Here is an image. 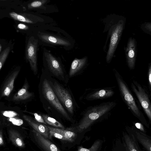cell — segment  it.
I'll return each mask as SVG.
<instances>
[{"label":"cell","instance_id":"obj_1","mask_svg":"<svg viewBox=\"0 0 151 151\" xmlns=\"http://www.w3.org/2000/svg\"><path fill=\"white\" fill-rule=\"evenodd\" d=\"M40 100L49 114L61 117L71 121L72 117L63 107L53 90L49 75L42 70L38 86Z\"/></svg>","mask_w":151,"mask_h":151},{"label":"cell","instance_id":"obj_2","mask_svg":"<svg viewBox=\"0 0 151 151\" xmlns=\"http://www.w3.org/2000/svg\"><path fill=\"white\" fill-rule=\"evenodd\" d=\"M115 105V102H108L88 108L83 112L78 125L75 129L80 133L89 130L92 125L101 121Z\"/></svg>","mask_w":151,"mask_h":151},{"label":"cell","instance_id":"obj_3","mask_svg":"<svg viewBox=\"0 0 151 151\" xmlns=\"http://www.w3.org/2000/svg\"><path fill=\"white\" fill-rule=\"evenodd\" d=\"M114 73L120 94L123 100L134 116L136 117L143 125L149 128V124L140 111L139 106L136 103L135 99L127 85L120 74L116 70H114Z\"/></svg>","mask_w":151,"mask_h":151},{"label":"cell","instance_id":"obj_4","mask_svg":"<svg viewBox=\"0 0 151 151\" xmlns=\"http://www.w3.org/2000/svg\"><path fill=\"white\" fill-rule=\"evenodd\" d=\"M49 76L54 91L60 103L70 116H73L78 106L71 91L57 80Z\"/></svg>","mask_w":151,"mask_h":151},{"label":"cell","instance_id":"obj_5","mask_svg":"<svg viewBox=\"0 0 151 151\" xmlns=\"http://www.w3.org/2000/svg\"><path fill=\"white\" fill-rule=\"evenodd\" d=\"M113 17L109 21V24L110 26L109 32L110 41L109 49L106 57V61L109 63L111 61L115 51L125 24V19L122 17L116 16Z\"/></svg>","mask_w":151,"mask_h":151},{"label":"cell","instance_id":"obj_6","mask_svg":"<svg viewBox=\"0 0 151 151\" xmlns=\"http://www.w3.org/2000/svg\"><path fill=\"white\" fill-rule=\"evenodd\" d=\"M47 70L45 71L50 76L57 79L65 83L68 81V75L59 61L51 54H45Z\"/></svg>","mask_w":151,"mask_h":151},{"label":"cell","instance_id":"obj_7","mask_svg":"<svg viewBox=\"0 0 151 151\" xmlns=\"http://www.w3.org/2000/svg\"><path fill=\"white\" fill-rule=\"evenodd\" d=\"M131 88L151 124V104L148 95L144 89L135 81L134 80L132 83Z\"/></svg>","mask_w":151,"mask_h":151},{"label":"cell","instance_id":"obj_8","mask_svg":"<svg viewBox=\"0 0 151 151\" xmlns=\"http://www.w3.org/2000/svg\"><path fill=\"white\" fill-rule=\"evenodd\" d=\"M122 132V151H142L131 127L127 126Z\"/></svg>","mask_w":151,"mask_h":151},{"label":"cell","instance_id":"obj_9","mask_svg":"<svg viewBox=\"0 0 151 151\" xmlns=\"http://www.w3.org/2000/svg\"><path fill=\"white\" fill-rule=\"evenodd\" d=\"M37 40L33 37H30L27 44L26 51V57L35 75L37 74L38 72L37 57Z\"/></svg>","mask_w":151,"mask_h":151},{"label":"cell","instance_id":"obj_10","mask_svg":"<svg viewBox=\"0 0 151 151\" xmlns=\"http://www.w3.org/2000/svg\"><path fill=\"white\" fill-rule=\"evenodd\" d=\"M33 132L34 139L38 147L42 151H61L49 139L37 133L34 130Z\"/></svg>","mask_w":151,"mask_h":151},{"label":"cell","instance_id":"obj_11","mask_svg":"<svg viewBox=\"0 0 151 151\" xmlns=\"http://www.w3.org/2000/svg\"><path fill=\"white\" fill-rule=\"evenodd\" d=\"M24 119L37 133L49 139V130L47 125L39 122L31 116L24 115Z\"/></svg>","mask_w":151,"mask_h":151},{"label":"cell","instance_id":"obj_12","mask_svg":"<svg viewBox=\"0 0 151 151\" xmlns=\"http://www.w3.org/2000/svg\"><path fill=\"white\" fill-rule=\"evenodd\" d=\"M126 52L128 65L130 70L133 69L136 56V44L134 39L130 38L129 39Z\"/></svg>","mask_w":151,"mask_h":151},{"label":"cell","instance_id":"obj_13","mask_svg":"<svg viewBox=\"0 0 151 151\" xmlns=\"http://www.w3.org/2000/svg\"><path fill=\"white\" fill-rule=\"evenodd\" d=\"M138 142L142 146L145 151H151V137L144 133L134 126L131 127Z\"/></svg>","mask_w":151,"mask_h":151},{"label":"cell","instance_id":"obj_14","mask_svg":"<svg viewBox=\"0 0 151 151\" xmlns=\"http://www.w3.org/2000/svg\"><path fill=\"white\" fill-rule=\"evenodd\" d=\"M114 94L111 89H101L93 91L86 96L85 99L87 100H93L107 98L112 96Z\"/></svg>","mask_w":151,"mask_h":151},{"label":"cell","instance_id":"obj_15","mask_svg":"<svg viewBox=\"0 0 151 151\" xmlns=\"http://www.w3.org/2000/svg\"><path fill=\"white\" fill-rule=\"evenodd\" d=\"M87 59L84 57L81 59L75 58L73 61L68 74L69 78L76 75L84 67Z\"/></svg>","mask_w":151,"mask_h":151},{"label":"cell","instance_id":"obj_16","mask_svg":"<svg viewBox=\"0 0 151 151\" xmlns=\"http://www.w3.org/2000/svg\"><path fill=\"white\" fill-rule=\"evenodd\" d=\"M14 19L25 23L34 24L39 21V17L27 13L18 14L14 12L9 13Z\"/></svg>","mask_w":151,"mask_h":151},{"label":"cell","instance_id":"obj_17","mask_svg":"<svg viewBox=\"0 0 151 151\" xmlns=\"http://www.w3.org/2000/svg\"><path fill=\"white\" fill-rule=\"evenodd\" d=\"M39 37L42 40L48 43L66 46L70 45L68 41L48 34L42 33L40 35Z\"/></svg>","mask_w":151,"mask_h":151},{"label":"cell","instance_id":"obj_18","mask_svg":"<svg viewBox=\"0 0 151 151\" xmlns=\"http://www.w3.org/2000/svg\"><path fill=\"white\" fill-rule=\"evenodd\" d=\"M19 73V70L15 71L8 77L3 88L2 96H8L10 94L14 88V81Z\"/></svg>","mask_w":151,"mask_h":151},{"label":"cell","instance_id":"obj_19","mask_svg":"<svg viewBox=\"0 0 151 151\" xmlns=\"http://www.w3.org/2000/svg\"><path fill=\"white\" fill-rule=\"evenodd\" d=\"M28 88V84L27 81H25L22 87L14 95L13 100L15 101L25 100L32 97L33 94L29 91Z\"/></svg>","mask_w":151,"mask_h":151},{"label":"cell","instance_id":"obj_20","mask_svg":"<svg viewBox=\"0 0 151 151\" xmlns=\"http://www.w3.org/2000/svg\"><path fill=\"white\" fill-rule=\"evenodd\" d=\"M8 134L10 140L15 146L20 148L25 147L24 141L18 132L14 129H10L9 130Z\"/></svg>","mask_w":151,"mask_h":151},{"label":"cell","instance_id":"obj_21","mask_svg":"<svg viewBox=\"0 0 151 151\" xmlns=\"http://www.w3.org/2000/svg\"><path fill=\"white\" fill-rule=\"evenodd\" d=\"M47 127L49 130L57 132L62 135L66 141L72 142L74 141L76 138V134L69 130L54 128L48 126Z\"/></svg>","mask_w":151,"mask_h":151},{"label":"cell","instance_id":"obj_22","mask_svg":"<svg viewBox=\"0 0 151 151\" xmlns=\"http://www.w3.org/2000/svg\"><path fill=\"white\" fill-rule=\"evenodd\" d=\"M40 113L47 124L52 126V127L54 128L65 129L63 125L54 118L50 116L47 114H41L40 112Z\"/></svg>","mask_w":151,"mask_h":151},{"label":"cell","instance_id":"obj_23","mask_svg":"<svg viewBox=\"0 0 151 151\" xmlns=\"http://www.w3.org/2000/svg\"><path fill=\"white\" fill-rule=\"evenodd\" d=\"M103 142V140L100 139H96L90 148H86L82 146H79L77 151H101Z\"/></svg>","mask_w":151,"mask_h":151},{"label":"cell","instance_id":"obj_24","mask_svg":"<svg viewBox=\"0 0 151 151\" xmlns=\"http://www.w3.org/2000/svg\"><path fill=\"white\" fill-rule=\"evenodd\" d=\"M10 47H8L6 48L1 53L0 55V70L1 68L9 54Z\"/></svg>","mask_w":151,"mask_h":151},{"label":"cell","instance_id":"obj_25","mask_svg":"<svg viewBox=\"0 0 151 151\" xmlns=\"http://www.w3.org/2000/svg\"><path fill=\"white\" fill-rule=\"evenodd\" d=\"M47 1V0L34 1L28 4V8L30 9L40 7L46 3Z\"/></svg>","mask_w":151,"mask_h":151},{"label":"cell","instance_id":"obj_26","mask_svg":"<svg viewBox=\"0 0 151 151\" xmlns=\"http://www.w3.org/2000/svg\"><path fill=\"white\" fill-rule=\"evenodd\" d=\"M49 131V139H50L52 137H53L62 140L66 141L64 136L61 134L57 132Z\"/></svg>","mask_w":151,"mask_h":151},{"label":"cell","instance_id":"obj_27","mask_svg":"<svg viewBox=\"0 0 151 151\" xmlns=\"http://www.w3.org/2000/svg\"><path fill=\"white\" fill-rule=\"evenodd\" d=\"M8 120L13 124L17 126H20L23 123L22 119L17 118L10 117L9 118Z\"/></svg>","mask_w":151,"mask_h":151},{"label":"cell","instance_id":"obj_28","mask_svg":"<svg viewBox=\"0 0 151 151\" xmlns=\"http://www.w3.org/2000/svg\"><path fill=\"white\" fill-rule=\"evenodd\" d=\"M34 116L35 119L37 122L43 124L45 125H47L44 121L42 117L40 114L36 113H32Z\"/></svg>","mask_w":151,"mask_h":151},{"label":"cell","instance_id":"obj_29","mask_svg":"<svg viewBox=\"0 0 151 151\" xmlns=\"http://www.w3.org/2000/svg\"><path fill=\"white\" fill-rule=\"evenodd\" d=\"M3 115L9 118L13 117L18 115L17 113L12 111H6L2 112Z\"/></svg>","mask_w":151,"mask_h":151},{"label":"cell","instance_id":"obj_30","mask_svg":"<svg viewBox=\"0 0 151 151\" xmlns=\"http://www.w3.org/2000/svg\"><path fill=\"white\" fill-rule=\"evenodd\" d=\"M112 151H122V142L117 139L112 149Z\"/></svg>","mask_w":151,"mask_h":151},{"label":"cell","instance_id":"obj_31","mask_svg":"<svg viewBox=\"0 0 151 151\" xmlns=\"http://www.w3.org/2000/svg\"><path fill=\"white\" fill-rule=\"evenodd\" d=\"M134 126L141 132L146 134V131L142 123L139 122L135 123Z\"/></svg>","mask_w":151,"mask_h":151},{"label":"cell","instance_id":"obj_32","mask_svg":"<svg viewBox=\"0 0 151 151\" xmlns=\"http://www.w3.org/2000/svg\"><path fill=\"white\" fill-rule=\"evenodd\" d=\"M148 83L150 86L151 87V65L150 64L148 68Z\"/></svg>","mask_w":151,"mask_h":151},{"label":"cell","instance_id":"obj_33","mask_svg":"<svg viewBox=\"0 0 151 151\" xmlns=\"http://www.w3.org/2000/svg\"><path fill=\"white\" fill-rule=\"evenodd\" d=\"M18 29H21L26 30L28 29V27L25 24L20 23L17 25Z\"/></svg>","mask_w":151,"mask_h":151},{"label":"cell","instance_id":"obj_34","mask_svg":"<svg viewBox=\"0 0 151 151\" xmlns=\"http://www.w3.org/2000/svg\"><path fill=\"white\" fill-rule=\"evenodd\" d=\"M144 27L143 28L145 29L144 30H149L150 32H151V24L150 23H147L144 24Z\"/></svg>","mask_w":151,"mask_h":151},{"label":"cell","instance_id":"obj_35","mask_svg":"<svg viewBox=\"0 0 151 151\" xmlns=\"http://www.w3.org/2000/svg\"><path fill=\"white\" fill-rule=\"evenodd\" d=\"M4 143L2 132L1 130H0V146L4 145Z\"/></svg>","mask_w":151,"mask_h":151},{"label":"cell","instance_id":"obj_36","mask_svg":"<svg viewBox=\"0 0 151 151\" xmlns=\"http://www.w3.org/2000/svg\"><path fill=\"white\" fill-rule=\"evenodd\" d=\"M2 48V46L1 44H0V52L1 51Z\"/></svg>","mask_w":151,"mask_h":151}]
</instances>
